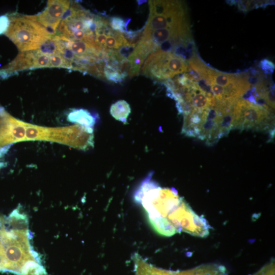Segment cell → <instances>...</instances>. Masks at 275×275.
I'll list each match as a JSON object with an SVG mask.
<instances>
[{"label": "cell", "mask_w": 275, "mask_h": 275, "mask_svg": "<svg viewBox=\"0 0 275 275\" xmlns=\"http://www.w3.org/2000/svg\"><path fill=\"white\" fill-rule=\"evenodd\" d=\"M149 174L135 190L133 199L144 209L151 227L167 237L185 232L201 237L207 222L197 214L174 188L160 187Z\"/></svg>", "instance_id": "cell-1"}, {"label": "cell", "mask_w": 275, "mask_h": 275, "mask_svg": "<svg viewBox=\"0 0 275 275\" xmlns=\"http://www.w3.org/2000/svg\"><path fill=\"white\" fill-rule=\"evenodd\" d=\"M0 221V271L47 275L38 254L31 244L28 223L10 226Z\"/></svg>", "instance_id": "cell-2"}, {"label": "cell", "mask_w": 275, "mask_h": 275, "mask_svg": "<svg viewBox=\"0 0 275 275\" xmlns=\"http://www.w3.org/2000/svg\"><path fill=\"white\" fill-rule=\"evenodd\" d=\"M108 24L106 19L94 15L74 4L63 16L56 36L69 41H82L97 45L95 33Z\"/></svg>", "instance_id": "cell-3"}, {"label": "cell", "mask_w": 275, "mask_h": 275, "mask_svg": "<svg viewBox=\"0 0 275 275\" xmlns=\"http://www.w3.org/2000/svg\"><path fill=\"white\" fill-rule=\"evenodd\" d=\"M8 16L10 23L4 35L21 52L39 49L52 38L51 33L36 20L35 16Z\"/></svg>", "instance_id": "cell-4"}, {"label": "cell", "mask_w": 275, "mask_h": 275, "mask_svg": "<svg viewBox=\"0 0 275 275\" xmlns=\"http://www.w3.org/2000/svg\"><path fill=\"white\" fill-rule=\"evenodd\" d=\"M232 129H268L274 124V115L270 107L253 104L238 99L233 109Z\"/></svg>", "instance_id": "cell-5"}, {"label": "cell", "mask_w": 275, "mask_h": 275, "mask_svg": "<svg viewBox=\"0 0 275 275\" xmlns=\"http://www.w3.org/2000/svg\"><path fill=\"white\" fill-rule=\"evenodd\" d=\"M188 65L185 61L172 52L157 50L146 58L141 73L157 80H167L176 75L187 72Z\"/></svg>", "instance_id": "cell-6"}, {"label": "cell", "mask_w": 275, "mask_h": 275, "mask_svg": "<svg viewBox=\"0 0 275 275\" xmlns=\"http://www.w3.org/2000/svg\"><path fill=\"white\" fill-rule=\"evenodd\" d=\"M50 67V55L39 49L22 51L5 67L0 69V77L7 78L18 71Z\"/></svg>", "instance_id": "cell-7"}, {"label": "cell", "mask_w": 275, "mask_h": 275, "mask_svg": "<svg viewBox=\"0 0 275 275\" xmlns=\"http://www.w3.org/2000/svg\"><path fill=\"white\" fill-rule=\"evenodd\" d=\"M71 5L69 1H48L46 7L39 14L35 15L36 20L45 28L56 33L63 16Z\"/></svg>", "instance_id": "cell-8"}, {"label": "cell", "mask_w": 275, "mask_h": 275, "mask_svg": "<svg viewBox=\"0 0 275 275\" xmlns=\"http://www.w3.org/2000/svg\"><path fill=\"white\" fill-rule=\"evenodd\" d=\"M67 119L88 129H93L96 122V117L88 111L82 108L72 110L68 114Z\"/></svg>", "instance_id": "cell-9"}, {"label": "cell", "mask_w": 275, "mask_h": 275, "mask_svg": "<svg viewBox=\"0 0 275 275\" xmlns=\"http://www.w3.org/2000/svg\"><path fill=\"white\" fill-rule=\"evenodd\" d=\"M131 112L129 104L125 100H120L113 103L110 113L116 120L125 122Z\"/></svg>", "instance_id": "cell-10"}, {"label": "cell", "mask_w": 275, "mask_h": 275, "mask_svg": "<svg viewBox=\"0 0 275 275\" xmlns=\"http://www.w3.org/2000/svg\"><path fill=\"white\" fill-rule=\"evenodd\" d=\"M130 20V19L125 20L118 17H113L108 21L109 27L113 30L124 34L128 31L127 26Z\"/></svg>", "instance_id": "cell-11"}, {"label": "cell", "mask_w": 275, "mask_h": 275, "mask_svg": "<svg viewBox=\"0 0 275 275\" xmlns=\"http://www.w3.org/2000/svg\"><path fill=\"white\" fill-rule=\"evenodd\" d=\"M50 67L65 68L71 69V63L60 54L50 55Z\"/></svg>", "instance_id": "cell-12"}, {"label": "cell", "mask_w": 275, "mask_h": 275, "mask_svg": "<svg viewBox=\"0 0 275 275\" xmlns=\"http://www.w3.org/2000/svg\"><path fill=\"white\" fill-rule=\"evenodd\" d=\"M142 30L137 31H127L123 34L129 46L134 48L141 40Z\"/></svg>", "instance_id": "cell-13"}, {"label": "cell", "mask_w": 275, "mask_h": 275, "mask_svg": "<svg viewBox=\"0 0 275 275\" xmlns=\"http://www.w3.org/2000/svg\"><path fill=\"white\" fill-rule=\"evenodd\" d=\"M249 275H275V261L272 258L269 262L263 266L259 270Z\"/></svg>", "instance_id": "cell-14"}, {"label": "cell", "mask_w": 275, "mask_h": 275, "mask_svg": "<svg viewBox=\"0 0 275 275\" xmlns=\"http://www.w3.org/2000/svg\"><path fill=\"white\" fill-rule=\"evenodd\" d=\"M258 66L266 75H271L274 69V64L266 59L261 60Z\"/></svg>", "instance_id": "cell-15"}, {"label": "cell", "mask_w": 275, "mask_h": 275, "mask_svg": "<svg viewBox=\"0 0 275 275\" xmlns=\"http://www.w3.org/2000/svg\"><path fill=\"white\" fill-rule=\"evenodd\" d=\"M8 114L4 109L0 107V147H1L3 133L6 125V119Z\"/></svg>", "instance_id": "cell-16"}, {"label": "cell", "mask_w": 275, "mask_h": 275, "mask_svg": "<svg viewBox=\"0 0 275 275\" xmlns=\"http://www.w3.org/2000/svg\"><path fill=\"white\" fill-rule=\"evenodd\" d=\"M10 23L9 16L4 15L0 16V35L5 34Z\"/></svg>", "instance_id": "cell-17"}, {"label": "cell", "mask_w": 275, "mask_h": 275, "mask_svg": "<svg viewBox=\"0 0 275 275\" xmlns=\"http://www.w3.org/2000/svg\"><path fill=\"white\" fill-rule=\"evenodd\" d=\"M0 223H1V222H0Z\"/></svg>", "instance_id": "cell-18"}]
</instances>
